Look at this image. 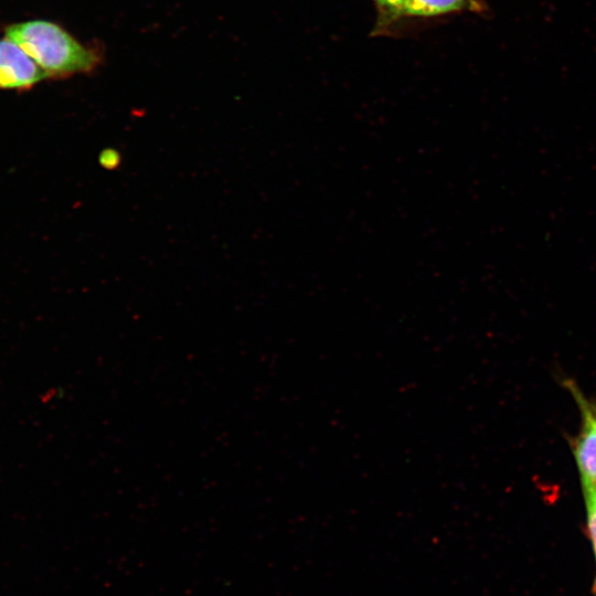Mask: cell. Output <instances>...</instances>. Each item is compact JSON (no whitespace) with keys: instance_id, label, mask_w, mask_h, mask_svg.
<instances>
[{"instance_id":"4","label":"cell","mask_w":596,"mask_h":596,"mask_svg":"<svg viewBox=\"0 0 596 596\" xmlns=\"http://www.w3.org/2000/svg\"><path fill=\"white\" fill-rule=\"evenodd\" d=\"M487 6L482 0H405L393 21L401 18H430L451 12L482 13Z\"/></svg>"},{"instance_id":"7","label":"cell","mask_w":596,"mask_h":596,"mask_svg":"<svg viewBox=\"0 0 596 596\" xmlns=\"http://www.w3.org/2000/svg\"><path fill=\"white\" fill-rule=\"evenodd\" d=\"M100 164L107 169H114L119 163V155L113 149H107L100 153Z\"/></svg>"},{"instance_id":"5","label":"cell","mask_w":596,"mask_h":596,"mask_svg":"<svg viewBox=\"0 0 596 596\" xmlns=\"http://www.w3.org/2000/svg\"><path fill=\"white\" fill-rule=\"evenodd\" d=\"M582 488L586 505L588 536L596 558V486L582 483ZM594 593L596 594V579L594 582Z\"/></svg>"},{"instance_id":"6","label":"cell","mask_w":596,"mask_h":596,"mask_svg":"<svg viewBox=\"0 0 596 596\" xmlns=\"http://www.w3.org/2000/svg\"><path fill=\"white\" fill-rule=\"evenodd\" d=\"M405 0H374L380 11V22L386 25L393 22V18Z\"/></svg>"},{"instance_id":"3","label":"cell","mask_w":596,"mask_h":596,"mask_svg":"<svg viewBox=\"0 0 596 596\" xmlns=\"http://www.w3.org/2000/svg\"><path fill=\"white\" fill-rule=\"evenodd\" d=\"M47 76L17 43L0 40V88H28Z\"/></svg>"},{"instance_id":"1","label":"cell","mask_w":596,"mask_h":596,"mask_svg":"<svg viewBox=\"0 0 596 596\" xmlns=\"http://www.w3.org/2000/svg\"><path fill=\"white\" fill-rule=\"evenodd\" d=\"M6 38L24 50L49 76L89 72L99 63L94 50L49 21L33 20L10 25Z\"/></svg>"},{"instance_id":"2","label":"cell","mask_w":596,"mask_h":596,"mask_svg":"<svg viewBox=\"0 0 596 596\" xmlns=\"http://www.w3.org/2000/svg\"><path fill=\"white\" fill-rule=\"evenodd\" d=\"M564 385L581 413L579 430L572 445L581 480L596 486V402L586 397L574 381L567 379Z\"/></svg>"}]
</instances>
